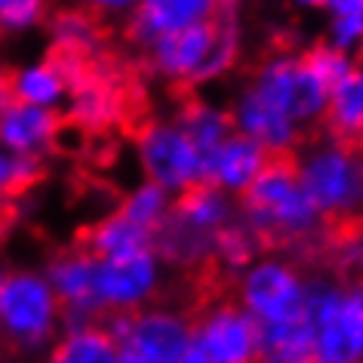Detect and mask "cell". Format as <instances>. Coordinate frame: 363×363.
Here are the masks:
<instances>
[{
  "mask_svg": "<svg viewBox=\"0 0 363 363\" xmlns=\"http://www.w3.org/2000/svg\"><path fill=\"white\" fill-rule=\"evenodd\" d=\"M62 323V302L47 274L38 271H4L0 274V330L16 348L40 351L56 342Z\"/></svg>",
  "mask_w": 363,
  "mask_h": 363,
  "instance_id": "277c9868",
  "label": "cell"
},
{
  "mask_svg": "<svg viewBox=\"0 0 363 363\" xmlns=\"http://www.w3.org/2000/svg\"><path fill=\"white\" fill-rule=\"evenodd\" d=\"M308 277L284 256L252 259L238 277V302L259 323L293 320L305 311Z\"/></svg>",
  "mask_w": 363,
  "mask_h": 363,
  "instance_id": "52a82bcc",
  "label": "cell"
},
{
  "mask_svg": "<svg viewBox=\"0 0 363 363\" xmlns=\"http://www.w3.org/2000/svg\"><path fill=\"white\" fill-rule=\"evenodd\" d=\"M243 47V25H240V4L228 0L210 22H197L188 28L169 31L151 40L148 65L169 84L179 86H203L225 77L238 65Z\"/></svg>",
  "mask_w": 363,
  "mask_h": 363,
  "instance_id": "7a4b0ae2",
  "label": "cell"
},
{
  "mask_svg": "<svg viewBox=\"0 0 363 363\" xmlns=\"http://www.w3.org/2000/svg\"><path fill=\"white\" fill-rule=\"evenodd\" d=\"M117 210H121L126 219H133L135 225L157 234V228L167 222V216L172 210V194L145 179L142 185H135L133 191L123 197V203L117 206Z\"/></svg>",
  "mask_w": 363,
  "mask_h": 363,
  "instance_id": "603a6c76",
  "label": "cell"
},
{
  "mask_svg": "<svg viewBox=\"0 0 363 363\" xmlns=\"http://www.w3.org/2000/svg\"><path fill=\"white\" fill-rule=\"evenodd\" d=\"M194 345L210 363H256L262 357V323L238 298H216L191 317Z\"/></svg>",
  "mask_w": 363,
  "mask_h": 363,
  "instance_id": "9c48e42d",
  "label": "cell"
},
{
  "mask_svg": "<svg viewBox=\"0 0 363 363\" xmlns=\"http://www.w3.org/2000/svg\"><path fill=\"white\" fill-rule=\"evenodd\" d=\"M59 133H62V117L52 108H38L10 99V105L0 114V148L13 154L40 157L59 142Z\"/></svg>",
  "mask_w": 363,
  "mask_h": 363,
  "instance_id": "9a60e30c",
  "label": "cell"
},
{
  "mask_svg": "<svg viewBox=\"0 0 363 363\" xmlns=\"http://www.w3.org/2000/svg\"><path fill=\"white\" fill-rule=\"evenodd\" d=\"M0 274H4V268H0ZM0 339H4V330H0Z\"/></svg>",
  "mask_w": 363,
  "mask_h": 363,
  "instance_id": "836d02e7",
  "label": "cell"
},
{
  "mask_svg": "<svg viewBox=\"0 0 363 363\" xmlns=\"http://www.w3.org/2000/svg\"><path fill=\"white\" fill-rule=\"evenodd\" d=\"M323 133L363 145V62H354L348 74L333 86L323 114Z\"/></svg>",
  "mask_w": 363,
  "mask_h": 363,
  "instance_id": "ac0fdd59",
  "label": "cell"
},
{
  "mask_svg": "<svg viewBox=\"0 0 363 363\" xmlns=\"http://www.w3.org/2000/svg\"><path fill=\"white\" fill-rule=\"evenodd\" d=\"M243 86L289 114L305 133H311L314 123H323L333 93V86L308 65L302 52H274L262 59Z\"/></svg>",
  "mask_w": 363,
  "mask_h": 363,
  "instance_id": "5b68a950",
  "label": "cell"
},
{
  "mask_svg": "<svg viewBox=\"0 0 363 363\" xmlns=\"http://www.w3.org/2000/svg\"><path fill=\"white\" fill-rule=\"evenodd\" d=\"M271 154L262 148L256 139L234 130L213 154H206L203 160V182L219 191L240 197L252 185V179L265 169Z\"/></svg>",
  "mask_w": 363,
  "mask_h": 363,
  "instance_id": "4fadbf2b",
  "label": "cell"
},
{
  "mask_svg": "<svg viewBox=\"0 0 363 363\" xmlns=\"http://www.w3.org/2000/svg\"><path fill=\"white\" fill-rule=\"evenodd\" d=\"M139 160L145 179L172 197L203 182V154L176 121H151L139 133Z\"/></svg>",
  "mask_w": 363,
  "mask_h": 363,
  "instance_id": "ba28073f",
  "label": "cell"
},
{
  "mask_svg": "<svg viewBox=\"0 0 363 363\" xmlns=\"http://www.w3.org/2000/svg\"><path fill=\"white\" fill-rule=\"evenodd\" d=\"M117 351H121V345L99 320L71 333H59L47 363H117Z\"/></svg>",
  "mask_w": 363,
  "mask_h": 363,
  "instance_id": "ffe728a7",
  "label": "cell"
},
{
  "mask_svg": "<svg viewBox=\"0 0 363 363\" xmlns=\"http://www.w3.org/2000/svg\"><path fill=\"white\" fill-rule=\"evenodd\" d=\"M256 363H286V360H277V357H265V354H262V357H259Z\"/></svg>",
  "mask_w": 363,
  "mask_h": 363,
  "instance_id": "d6a6232c",
  "label": "cell"
},
{
  "mask_svg": "<svg viewBox=\"0 0 363 363\" xmlns=\"http://www.w3.org/2000/svg\"><path fill=\"white\" fill-rule=\"evenodd\" d=\"M262 354L286 363H311L314 354V323L305 311L293 320L262 323Z\"/></svg>",
  "mask_w": 363,
  "mask_h": 363,
  "instance_id": "7402d4cb",
  "label": "cell"
},
{
  "mask_svg": "<svg viewBox=\"0 0 363 363\" xmlns=\"http://www.w3.org/2000/svg\"><path fill=\"white\" fill-rule=\"evenodd\" d=\"M169 219L179 222L182 228L201 234V238L219 240V234L238 219V197L201 182V185L172 197Z\"/></svg>",
  "mask_w": 363,
  "mask_h": 363,
  "instance_id": "2e32d148",
  "label": "cell"
},
{
  "mask_svg": "<svg viewBox=\"0 0 363 363\" xmlns=\"http://www.w3.org/2000/svg\"><path fill=\"white\" fill-rule=\"evenodd\" d=\"M298 6H305V10H326V4L330 0H296Z\"/></svg>",
  "mask_w": 363,
  "mask_h": 363,
  "instance_id": "1f68e13d",
  "label": "cell"
},
{
  "mask_svg": "<svg viewBox=\"0 0 363 363\" xmlns=\"http://www.w3.org/2000/svg\"><path fill=\"white\" fill-rule=\"evenodd\" d=\"M305 62L311 65L317 74H320L326 84L335 86L339 80L348 74L351 65H354V59H351V52H342V50H335L333 43H320V47H311V50H305L302 52Z\"/></svg>",
  "mask_w": 363,
  "mask_h": 363,
  "instance_id": "4316f807",
  "label": "cell"
},
{
  "mask_svg": "<svg viewBox=\"0 0 363 363\" xmlns=\"http://www.w3.org/2000/svg\"><path fill=\"white\" fill-rule=\"evenodd\" d=\"M176 123L188 133V139L197 145L203 160H206V154H213L234 133L228 108L213 105V102H206V99H188V102L179 108Z\"/></svg>",
  "mask_w": 363,
  "mask_h": 363,
  "instance_id": "44dd1931",
  "label": "cell"
},
{
  "mask_svg": "<svg viewBox=\"0 0 363 363\" xmlns=\"http://www.w3.org/2000/svg\"><path fill=\"white\" fill-rule=\"evenodd\" d=\"M176 363H210V360H206V354H203V351H201V348H197V345L191 342V348H188L185 354H182V357H179Z\"/></svg>",
  "mask_w": 363,
  "mask_h": 363,
  "instance_id": "f546056e",
  "label": "cell"
},
{
  "mask_svg": "<svg viewBox=\"0 0 363 363\" xmlns=\"http://www.w3.org/2000/svg\"><path fill=\"white\" fill-rule=\"evenodd\" d=\"M71 93V77L56 59H40L16 68L10 74V96L16 102L59 111Z\"/></svg>",
  "mask_w": 363,
  "mask_h": 363,
  "instance_id": "e0dca14e",
  "label": "cell"
},
{
  "mask_svg": "<svg viewBox=\"0 0 363 363\" xmlns=\"http://www.w3.org/2000/svg\"><path fill=\"white\" fill-rule=\"evenodd\" d=\"M80 247L86 252H93L96 259H123V256L154 250V231L135 225L133 219H126V216L117 210L111 216H105L102 222H96L93 228L84 234Z\"/></svg>",
  "mask_w": 363,
  "mask_h": 363,
  "instance_id": "d6986e66",
  "label": "cell"
},
{
  "mask_svg": "<svg viewBox=\"0 0 363 363\" xmlns=\"http://www.w3.org/2000/svg\"><path fill=\"white\" fill-rule=\"evenodd\" d=\"M238 210L265 247L317 250L330 238V225L298 182L293 154H271L265 169L238 197Z\"/></svg>",
  "mask_w": 363,
  "mask_h": 363,
  "instance_id": "6da1fadb",
  "label": "cell"
},
{
  "mask_svg": "<svg viewBox=\"0 0 363 363\" xmlns=\"http://www.w3.org/2000/svg\"><path fill=\"white\" fill-rule=\"evenodd\" d=\"M40 179V157H25L0 148V197L22 194Z\"/></svg>",
  "mask_w": 363,
  "mask_h": 363,
  "instance_id": "d4e9b609",
  "label": "cell"
},
{
  "mask_svg": "<svg viewBox=\"0 0 363 363\" xmlns=\"http://www.w3.org/2000/svg\"><path fill=\"white\" fill-rule=\"evenodd\" d=\"M102 326L121 348L139 351L148 363H176L194 342L191 317L163 305L105 314Z\"/></svg>",
  "mask_w": 363,
  "mask_h": 363,
  "instance_id": "8992f818",
  "label": "cell"
},
{
  "mask_svg": "<svg viewBox=\"0 0 363 363\" xmlns=\"http://www.w3.org/2000/svg\"><path fill=\"white\" fill-rule=\"evenodd\" d=\"M163 280V262L154 250L123 259H99L96 265V298L105 314L139 311L157 298Z\"/></svg>",
  "mask_w": 363,
  "mask_h": 363,
  "instance_id": "30bf717a",
  "label": "cell"
},
{
  "mask_svg": "<svg viewBox=\"0 0 363 363\" xmlns=\"http://www.w3.org/2000/svg\"><path fill=\"white\" fill-rule=\"evenodd\" d=\"M298 182L330 228H345L363 216V145L323 133L293 154Z\"/></svg>",
  "mask_w": 363,
  "mask_h": 363,
  "instance_id": "3957f363",
  "label": "cell"
},
{
  "mask_svg": "<svg viewBox=\"0 0 363 363\" xmlns=\"http://www.w3.org/2000/svg\"><path fill=\"white\" fill-rule=\"evenodd\" d=\"M330 43L342 52L363 50V0H330Z\"/></svg>",
  "mask_w": 363,
  "mask_h": 363,
  "instance_id": "cb8c5ba5",
  "label": "cell"
},
{
  "mask_svg": "<svg viewBox=\"0 0 363 363\" xmlns=\"http://www.w3.org/2000/svg\"><path fill=\"white\" fill-rule=\"evenodd\" d=\"M86 6V13L105 16V19H117V16H130L139 0H80Z\"/></svg>",
  "mask_w": 363,
  "mask_h": 363,
  "instance_id": "83f0119b",
  "label": "cell"
},
{
  "mask_svg": "<svg viewBox=\"0 0 363 363\" xmlns=\"http://www.w3.org/2000/svg\"><path fill=\"white\" fill-rule=\"evenodd\" d=\"M228 111H231L234 130L256 139L268 154H296V148L308 135L293 117L284 114L271 102H265V99H259L247 86H240V93Z\"/></svg>",
  "mask_w": 363,
  "mask_h": 363,
  "instance_id": "8fae6325",
  "label": "cell"
},
{
  "mask_svg": "<svg viewBox=\"0 0 363 363\" xmlns=\"http://www.w3.org/2000/svg\"><path fill=\"white\" fill-rule=\"evenodd\" d=\"M47 16V0H0V34L16 38L38 28Z\"/></svg>",
  "mask_w": 363,
  "mask_h": 363,
  "instance_id": "484cf974",
  "label": "cell"
},
{
  "mask_svg": "<svg viewBox=\"0 0 363 363\" xmlns=\"http://www.w3.org/2000/svg\"><path fill=\"white\" fill-rule=\"evenodd\" d=\"M117 363H148V360H145L139 351H133V348H121L117 351Z\"/></svg>",
  "mask_w": 363,
  "mask_h": 363,
  "instance_id": "4dcf8cb0",
  "label": "cell"
},
{
  "mask_svg": "<svg viewBox=\"0 0 363 363\" xmlns=\"http://www.w3.org/2000/svg\"><path fill=\"white\" fill-rule=\"evenodd\" d=\"M225 4L228 0H139L135 10L126 16V38L145 50L151 40L169 31L210 22Z\"/></svg>",
  "mask_w": 363,
  "mask_h": 363,
  "instance_id": "7c38bea8",
  "label": "cell"
},
{
  "mask_svg": "<svg viewBox=\"0 0 363 363\" xmlns=\"http://www.w3.org/2000/svg\"><path fill=\"white\" fill-rule=\"evenodd\" d=\"M96 265L99 259L84 247L62 250L59 256L50 259L47 280L52 293L59 296L62 311H77L102 320V308H99V298H96Z\"/></svg>",
  "mask_w": 363,
  "mask_h": 363,
  "instance_id": "5bb4252c",
  "label": "cell"
},
{
  "mask_svg": "<svg viewBox=\"0 0 363 363\" xmlns=\"http://www.w3.org/2000/svg\"><path fill=\"white\" fill-rule=\"evenodd\" d=\"M10 74H6L4 68H0V114H4V108L10 105Z\"/></svg>",
  "mask_w": 363,
  "mask_h": 363,
  "instance_id": "f1b7e54d",
  "label": "cell"
}]
</instances>
